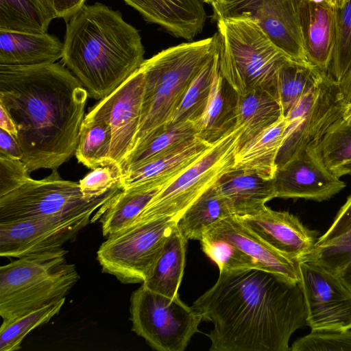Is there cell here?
I'll use <instances>...</instances> for the list:
<instances>
[{
	"instance_id": "6da1fadb",
	"label": "cell",
	"mask_w": 351,
	"mask_h": 351,
	"mask_svg": "<svg viewBox=\"0 0 351 351\" xmlns=\"http://www.w3.org/2000/svg\"><path fill=\"white\" fill-rule=\"evenodd\" d=\"M191 306L214 325L211 351H288L306 324L300 282L261 269L219 271Z\"/></svg>"
},
{
	"instance_id": "7a4b0ae2",
	"label": "cell",
	"mask_w": 351,
	"mask_h": 351,
	"mask_svg": "<svg viewBox=\"0 0 351 351\" xmlns=\"http://www.w3.org/2000/svg\"><path fill=\"white\" fill-rule=\"evenodd\" d=\"M88 93L59 63L0 65V105L13 119L29 171H52L75 154Z\"/></svg>"
},
{
	"instance_id": "3957f363",
	"label": "cell",
	"mask_w": 351,
	"mask_h": 351,
	"mask_svg": "<svg viewBox=\"0 0 351 351\" xmlns=\"http://www.w3.org/2000/svg\"><path fill=\"white\" fill-rule=\"evenodd\" d=\"M66 22L62 62L92 98L106 97L144 62L141 36L119 11L84 5Z\"/></svg>"
},
{
	"instance_id": "277c9868",
	"label": "cell",
	"mask_w": 351,
	"mask_h": 351,
	"mask_svg": "<svg viewBox=\"0 0 351 351\" xmlns=\"http://www.w3.org/2000/svg\"><path fill=\"white\" fill-rule=\"evenodd\" d=\"M218 47L216 33L164 49L144 60L139 67L144 82L140 125L129 156L167 128L191 82Z\"/></svg>"
},
{
	"instance_id": "5b68a950",
	"label": "cell",
	"mask_w": 351,
	"mask_h": 351,
	"mask_svg": "<svg viewBox=\"0 0 351 351\" xmlns=\"http://www.w3.org/2000/svg\"><path fill=\"white\" fill-rule=\"evenodd\" d=\"M217 22L219 66L223 78L237 95L260 90L275 98L278 75L291 60L255 20L237 16Z\"/></svg>"
},
{
	"instance_id": "8992f818",
	"label": "cell",
	"mask_w": 351,
	"mask_h": 351,
	"mask_svg": "<svg viewBox=\"0 0 351 351\" xmlns=\"http://www.w3.org/2000/svg\"><path fill=\"white\" fill-rule=\"evenodd\" d=\"M66 254L61 247L18 258L0 267L2 324L66 298L80 278Z\"/></svg>"
},
{
	"instance_id": "52a82bcc",
	"label": "cell",
	"mask_w": 351,
	"mask_h": 351,
	"mask_svg": "<svg viewBox=\"0 0 351 351\" xmlns=\"http://www.w3.org/2000/svg\"><path fill=\"white\" fill-rule=\"evenodd\" d=\"M243 128L235 125L175 180L160 189L132 223L158 219L178 221L185 210L234 168Z\"/></svg>"
},
{
	"instance_id": "ba28073f",
	"label": "cell",
	"mask_w": 351,
	"mask_h": 351,
	"mask_svg": "<svg viewBox=\"0 0 351 351\" xmlns=\"http://www.w3.org/2000/svg\"><path fill=\"white\" fill-rule=\"evenodd\" d=\"M120 189L118 184L104 195L87 200L79 183L63 180L53 171L43 180L30 178L0 196V222L36 218L64 219L93 214Z\"/></svg>"
},
{
	"instance_id": "9c48e42d",
	"label": "cell",
	"mask_w": 351,
	"mask_h": 351,
	"mask_svg": "<svg viewBox=\"0 0 351 351\" xmlns=\"http://www.w3.org/2000/svg\"><path fill=\"white\" fill-rule=\"evenodd\" d=\"M177 226L172 218L132 223L111 234L97 252L102 271L123 283H143Z\"/></svg>"
},
{
	"instance_id": "30bf717a",
	"label": "cell",
	"mask_w": 351,
	"mask_h": 351,
	"mask_svg": "<svg viewBox=\"0 0 351 351\" xmlns=\"http://www.w3.org/2000/svg\"><path fill=\"white\" fill-rule=\"evenodd\" d=\"M132 330L158 351H184L203 320L179 295L153 291L143 284L130 297Z\"/></svg>"
},
{
	"instance_id": "8fae6325",
	"label": "cell",
	"mask_w": 351,
	"mask_h": 351,
	"mask_svg": "<svg viewBox=\"0 0 351 351\" xmlns=\"http://www.w3.org/2000/svg\"><path fill=\"white\" fill-rule=\"evenodd\" d=\"M346 104L339 82L325 73L285 117L287 125L277 167L302 151L318 147L330 127L343 117Z\"/></svg>"
},
{
	"instance_id": "7c38bea8",
	"label": "cell",
	"mask_w": 351,
	"mask_h": 351,
	"mask_svg": "<svg viewBox=\"0 0 351 351\" xmlns=\"http://www.w3.org/2000/svg\"><path fill=\"white\" fill-rule=\"evenodd\" d=\"M300 0H219L214 19L243 16L255 20L273 43L291 60L308 61L299 18ZM311 64V63H310Z\"/></svg>"
},
{
	"instance_id": "4fadbf2b",
	"label": "cell",
	"mask_w": 351,
	"mask_h": 351,
	"mask_svg": "<svg viewBox=\"0 0 351 351\" xmlns=\"http://www.w3.org/2000/svg\"><path fill=\"white\" fill-rule=\"evenodd\" d=\"M306 324L311 330L351 329V290L319 263L300 261Z\"/></svg>"
},
{
	"instance_id": "5bb4252c",
	"label": "cell",
	"mask_w": 351,
	"mask_h": 351,
	"mask_svg": "<svg viewBox=\"0 0 351 351\" xmlns=\"http://www.w3.org/2000/svg\"><path fill=\"white\" fill-rule=\"evenodd\" d=\"M143 90V75L138 68L86 115L110 125L112 137L110 166L121 175V167L132 150L139 128Z\"/></svg>"
},
{
	"instance_id": "9a60e30c",
	"label": "cell",
	"mask_w": 351,
	"mask_h": 351,
	"mask_svg": "<svg viewBox=\"0 0 351 351\" xmlns=\"http://www.w3.org/2000/svg\"><path fill=\"white\" fill-rule=\"evenodd\" d=\"M91 215L0 222V255L18 258L60 249L91 221Z\"/></svg>"
},
{
	"instance_id": "2e32d148",
	"label": "cell",
	"mask_w": 351,
	"mask_h": 351,
	"mask_svg": "<svg viewBox=\"0 0 351 351\" xmlns=\"http://www.w3.org/2000/svg\"><path fill=\"white\" fill-rule=\"evenodd\" d=\"M274 182L276 197L322 202L346 187L324 165L318 147L306 149L277 169Z\"/></svg>"
},
{
	"instance_id": "e0dca14e",
	"label": "cell",
	"mask_w": 351,
	"mask_h": 351,
	"mask_svg": "<svg viewBox=\"0 0 351 351\" xmlns=\"http://www.w3.org/2000/svg\"><path fill=\"white\" fill-rule=\"evenodd\" d=\"M237 218L272 247L300 261L310 256L318 239L317 232L306 228L288 211L265 206L254 215Z\"/></svg>"
},
{
	"instance_id": "ac0fdd59",
	"label": "cell",
	"mask_w": 351,
	"mask_h": 351,
	"mask_svg": "<svg viewBox=\"0 0 351 351\" xmlns=\"http://www.w3.org/2000/svg\"><path fill=\"white\" fill-rule=\"evenodd\" d=\"M203 236L228 243L253 258L264 269L300 282V261L272 247L243 225L235 215L215 223Z\"/></svg>"
},
{
	"instance_id": "d6986e66",
	"label": "cell",
	"mask_w": 351,
	"mask_h": 351,
	"mask_svg": "<svg viewBox=\"0 0 351 351\" xmlns=\"http://www.w3.org/2000/svg\"><path fill=\"white\" fill-rule=\"evenodd\" d=\"M299 18L308 61L327 73L336 42L337 9L324 0H300Z\"/></svg>"
},
{
	"instance_id": "ffe728a7",
	"label": "cell",
	"mask_w": 351,
	"mask_h": 351,
	"mask_svg": "<svg viewBox=\"0 0 351 351\" xmlns=\"http://www.w3.org/2000/svg\"><path fill=\"white\" fill-rule=\"evenodd\" d=\"M148 21L178 38L191 41L206 20L204 0H123Z\"/></svg>"
},
{
	"instance_id": "44dd1931",
	"label": "cell",
	"mask_w": 351,
	"mask_h": 351,
	"mask_svg": "<svg viewBox=\"0 0 351 351\" xmlns=\"http://www.w3.org/2000/svg\"><path fill=\"white\" fill-rule=\"evenodd\" d=\"M219 194L226 201L233 215H254L276 197L274 179H266L256 173L232 169L215 184Z\"/></svg>"
},
{
	"instance_id": "7402d4cb",
	"label": "cell",
	"mask_w": 351,
	"mask_h": 351,
	"mask_svg": "<svg viewBox=\"0 0 351 351\" xmlns=\"http://www.w3.org/2000/svg\"><path fill=\"white\" fill-rule=\"evenodd\" d=\"M213 144L214 143H210L197 137L187 145L170 155L123 173L120 178L119 186L123 189L138 184L146 183L160 190L175 180L204 156Z\"/></svg>"
},
{
	"instance_id": "603a6c76",
	"label": "cell",
	"mask_w": 351,
	"mask_h": 351,
	"mask_svg": "<svg viewBox=\"0 0 351 351\" xmlns=\"http://www.w3.org/2000/svg\"><path fill=\"white\" fill-rule=\"evenodd\" d=\"M64 43L48 33L0 29V65L36 66L62 58Z\"/></svg>"
},
{
	"instance_id": "cb8c5ba5",
	"label": "cell",
	"mask_w": 351,
	"mask_h": 351,
	"mask_svg": "<svg viewBox=\"0 0 351 351\" xmlns=\"http://www.w3.org/2000/svg\"><path fill=\"white\" fill-rule=\"evenodd\" d=\"M287 125V120L282 116L240 146L235 155L234 169L252 171L266 179H274L278 169V154L285 138Z\"/></svg>"
},
{
	"instance_id": "d4e9b609",
	"label": "cell",
	"mask_w": 351,
	"mask_h": 351,
	"mask_svg": "<svg viewBox=\"0 0 351 351\" xmlns=\"http://www.w3.org/2000/svg\"><path fill=\"white\" fill-rule=\"evenodd\" d=\"M237 93L216 69L206 108L196 122L197 137L213 143L236 125Z\"/></svg>"
},
{
	"instance_id": "484cf974",
	"label": "cell",
	"mask_w": 351,
	"mask_h": 351,
	"mask_svg": "<svg viewBox=\"0 0 351 351\" xmlns=\"http://www.w3.org/2000/svg\"><path fill=\"white\" fill-rule=\"evenodd\" d=\"M158 191L145 183L120 189L99 208L91 222L99 219L107 238L132 224Z\"/></svg>"
},
{
	"instance_id": "4316f807",
	"label": "cell",
	"mask_w": 351,
	"mask_h": 351,
	"mask_svg": "<svg viewBox=\"0 0 351 351\" xmlns=\"http://www.w3.org/2000/svg\"><path fill=\"white\" fill-rule=\"evenodd\" d=\"M188 239L177 226L167 239L162 252L151 273L142 283L149 289L174 298L184 274Z\"/></svg>"
},
{
	"instance_id": "83f0119b",
	"label": "cell",
	"mask_w": 351,
	"mask_h": 351,
	"mask_svg": "<svg viewBox=\"0 0 351 351\" xmlns=\"http://www.w3.org/2000/svg\"><path fill=\"white\" fill-rule=\"evenodd\" d=\"M235 115V125L243 128L240 146L283 116L277 100L260 90H253L243 95L237 94Z\"/></svg>"
},
{
	"instance_id": "f1b7e54d",
	"label": "cell",
	"mask_w": 351,
	"mask_h": 351,
	"mask_svg": "<svg viewBox=\"0 0 351 351\" xmlns=\"http://www.w3.org/2000/svg\"><path fill=\"white\" fill-rule=\"evenodd\" d=\"M231 215L226 201L213 186L185 210L178 219L177 227L188 240L200 241L208 228Z\"/></svg>"
},
{
	"instance_id": "f546056e",
	"label": "cell",
	"mask_w": 351,
	"mask_h": 351,
	"mask_svg": "<svg viewBox=\"0 0 351 351\" xmlns=\"http://www.w3.org/2000/svg\"><path fill=\"white\" fill-rule=\"evenodd\" d=\"M325 73L310 63L292 60L282 66L276 83L275 99L284 117L317 84Z\"/></svg>"
},
{
	"instance_id": "4dcf8cb0",
	"label": "cell",
	"mask_w": 351,
	"mask_h": 351,
	"mask_svg": "<svg viewBox=\"0 0 351 351\" xmlns=\"http://www.w3.org/2000/svg\"><path fill=\"white\" fill-rule=\"evenodd\" d=\"M197 134L195 123L192 121L167 128L146 146L128 157L121 167L122 175L180 150L197 138Z\"/></svg>"
},
{
	"instance_id": "1f68e13d",
	"label": "cell",
	"mask_w": 351,
	"mask_h": 351,
	"mask_svg": "<svg viewBox=\"0 0 351 351\" xmlns=\"http://www.w3.org/2000/svg\"><path fill=\"white\" fill-rule=\"evenodd\" d=\"M112 130L104 120L86 116L82 123L75 156L90 169L110 166Z\"/></svg>"
},
{
	"instance_id": "d6a6232c",
	"label": "cell",
	"mask_w": 351,
	"mask_h": 351,
	"mask_svg": "<svg viewBox=\"0 0 351 351\" xmlns=\"http://www.w3.org/2000/svg\"><path fill=\"white\" fill-rule=\"evenodd\" d=\"M52 20L39 0H0V29L43 34Z\"/></svg>"
},
{
	"instance_id": "836d02e7",
	"label": "cell",
	"mask_w": 351,
	"mask_h": 351,
	"mask_svg": "<svg viewBox=\"0 0 351 351\" xmlns=\"http://www.w3.org/2000/svg\"><path fill=\"white\" fill-rule=\"evenodd\" d=\"M218 66L219 47L191 82L167 128L185 121L196 123L207 104L213 77Z\"/></svg>"
},
{
	"instance_id": "e575fe53",
	"label": "cell",
	"mask_w": 351,
	"mask_h": 351,
	"mask_svg": "<svg viewBox=\"0 0 351 351\" xmlns=\"http://www.w3.org/2000/svg\"><path fill=\"white\" fill-rule=\"evenodd\" d=\"M323 162L337 178L351 175V123L342 117L335 122L318 145Z\"/></svg>"
},
{
	"instance_id": "d590c367",
	"label": "cell",
	"mask_w": 351,
	"mask_h": 351,
	"mask_svg": "<svg viewBox=\"0 0 351 351\" xmlns=\"http://www.w3.org/2000/svg\"><path fill=\"white\" fill-rule=\"evenodd\" d=\"M66 298L27 313L0 327V351H15L21 348L24 338L34 328L47 323L58 315Z\"/></svg>"
},
{
	"instance_id": "8d00e7d4",
	"label": "cell",
	"mask_w": 351,
	"mask_h": 351,
	"mask_svg": "<svg viewBox=\"0 0 351 351\" xmlns=\"http://www.w3.org/2000/svg\"><path fill=\"white\" fill-rule=\"evenodd\" d=\"M350 70L351 0H347L341 9H337L336 42L327 73L340 83Z\"/></svg>"
},
{
	"instance_id": "74e56055",
	"label": "cell",
	"mask_w": 351,
	"mask_h": 351,
	"mask_svg": "<svg viewBox=\"0 0 351 351\" xmlns=\"http://www.w3.org/2000/svg\"><path fill=\"white\" fill-rule=\"evenodd\" d=\"M199 241L202 251L216 263L219 271L252 268L264 269L253 258L228 243L204 236Z\"/></svg>"
},
{
	"instance_id": "f35d334b",
	"label": "cell",
	"mask_w": 351,
	"mask_h": 351,
	"mask_svg": "<svg viewBox=\"0 0 351 351\" xmlns=\"http://www.w3.org/2000/svg\"><path fill=\"white\" fill-rule=\"evenodd\" d=\"M306 259L313 261L339 275L351 262V227L332 239L316 243L313 252Z\"/></svg>"
},
{
	"instance_id": "ab89813d",
	"label": "cell",
	"mask_w": 351,
	"mask_h": 351,
	"mask_svg": "<svg viewBox=\"0 0 351 351\" xmlns=\"http://www.w3.org/2000/svg\"><path fill=\"white\" fill-rule=\"evenodd\" d=\"M291 351H351V330H322L295 341Z\"/></svg>"
},
{
	"instance_id": "60d3db41",
	"label": "cell",
	"mask_w": 351,
	"mask_h": 351,
	"mask_svg": "<svg viewBox=\"0 0 351 351\" xmlns=\"http://www.w3.org/2000/svg\"><path fill=\"white\" fill-rule=\"evenodd\" d=\"M121 176L110 166L93 169L78 182L84 198L93 200L104 195L119 184Z\"/></svg>"
},
{
	"instance_id": "b9f144b4",
	"label": "cell",
	"mask_w": 351,
	"mask_h": 351,
	"mask_svg": "<svg viewBox=\"0 0 351 351\" xmlns=\"http://www.w3.org/2000/svg\"><path fill=\"white\" fill-rule=\"evenodd\" d=\"M29 173L21 160L0 155V196L12 191L30 179Z\"/></svg>"
},
{
	"instance_id": "7bdbcfd3",
	"label": "cell",
	"mask_w": 351,
	"mask_h": 351,
	"mask_svg": "<svg viewBox=\"0 0 351 351\" xmlns=\"http://www.w3.org/2000/svg\"><path fill=\"white\" fill-rule=\"evenodd\" d=\"M351 227V195L337 212L333 222L326 232L318 238L316 243L332 239L345 232Z\"/></svg>"
},
{
	"instance_id": "ee69618b",
	"label": "cell",
	"mask_w": 351,
	"mask_h": 351,
	"mask_svg": "<svg viewBox=\"0 0 351 351\" xmlns=\"http://www.w3.org/2000/svg\"><path fill=\"white\" fill-rule=\"evenodd\" d=\"M51 18L68 21L84 5L85 0H39Z\"/></svg>"
},
{
	"instance_id": "f6af8a7d",
	"label": "cell",
	"mask_w": 351,
	"mask_h": 351,
	"mask_svg": "<svg viewBox=\"0 0 351 351\" xmlns=\"http://www.w3.org/2000/svg\"><path fill=\"white\" fill-rule=\"evenodd\" d=\"M0 155L22 160L23 154L15 136L0 128Z\"/></svg>"
},
{
	"instance_id": "bcb514c9",
	"label": "cell",
	"mask_w": 351,
	"mask_h": 351,
	"mask_svg": "<svg viewBox=\"0 0 351 351\" xmlns=\"http://www.w3.org/2000/svg\"><path fill=\"white\" fill-rule=\"evenodd\" d=\"M0 128L16 138L17 130L15 123L6 109L0 105Z\"/></svg>"
},
{
	"instance_id": "7dc6e473",
	"label": "cell",
	"mask_w": 351,
	"mask_h": 351,
	"mask_svg": "<svg viewBox=\"0 0 351 351\" xmlns=\"http://www.w3.org/2000/svg\"><path fill=\"white\" fill-rule=\"evenodd\" d=\"M339 84L344 100L346 103L351 104V70Z\"/></svg>"
},
{
	"instance_id": "c3c4849f",
	"label": "cell",
	"mask_w": 351,
	"mask_h": 351,
	"mask_svg": "<svg viewBox=\"0 0 351 351\" xmlns=\"http://www.w3.org/2000/svg\"><path fill=\"white\" fill-rule=\"evenodd\" d=\"M342 282L351 290V262L339 274Z\"/></svg>"
},
{
	"instance_id": "681fc988",
	"label": "cell",
	"mask_w": 351,
	"mask_h": 351,
	"mask_svg": "<svg viewBox=\"0 0 351 351\" xmlns=\"http://www.w3.org/2000/svg\"><path fill=\"white\" fill-rule=\"evenodd\" d=\"M342 118L348 123H351V104H346Z\"/></svg>"
},
{
	"instance_id": "f907efd6",
	"label": "cell",
	"mask_w": 351,
	"mask_h": 351,
	"mask_svg": "<svg viewBox=\"0 0 351 351\" xmlns=\"http://www.w3.org/2000/svg\"><path fill=\"white\" fill-rule=\"evenodd\" d=\"M336 9H341L347 0H324Z\"/></svg>"
},
{
	"instance_id": "816d5d0a",
	"label": "cell",
	"mask_w": 351,
	"mask_h": 351,
	"mask_svg": "<svg viewBox=\"0 0 351 351\" xmlns=\"http://www.w3.org/2000/svg\"><path fill=\"white\" fill-rule=\"evenodd\" d=\"M205 1V3H213L219 0H204Z\"/></svg>"
}]
</instances>
